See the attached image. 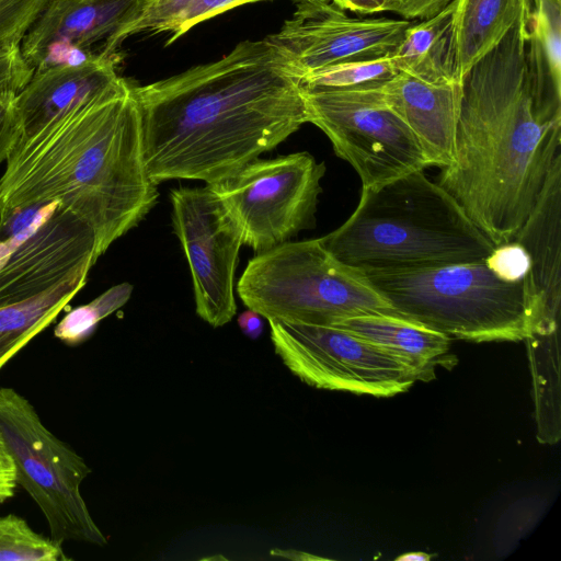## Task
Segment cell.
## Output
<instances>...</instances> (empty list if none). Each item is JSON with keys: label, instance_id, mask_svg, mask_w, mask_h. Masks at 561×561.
<instances>
[{"label": "cell", "instance_id": "5", "mask_svg": "<svg viewBox=\"0 0 561 561\" xmlns=\"http://www.w3.org/2000/svg\"><path fill=\"white\" fill-rule=\"evenodd\" d=\"M400 317L449 337L525 341L535 319L526 280L508 283L484 261L362 273Z\"/></svg>", "mask_w": 561, "mask_h": 561}, {"label": "cell", "instance_id": "4", "mask_svg": "<svg viewBox=\"0 0 561 561\" xmlns=\"http://www.w3.org/2000/svg\"><path fill=\"white\" fill-rule=\"evenodd\" d=\"M319 239L360 273L480 262L495 247L423 170L362 188L353 214Z\"/></svg>", "mask_w": 561, "mask_h": 561}, {"label": "cell", "instance_id": "30", "mask_svg": "<svg viewBox=\"0 0 561 561\" xmlns=\"http://www.w3.org/2000/svg\"><path fill=\"white\" fill-rule=\"evenodd\" d=\"M57 203H38L0 211V242L23 240Z\"/></svg>", "mask_w": 561, "mask_h": 561}, {"label": "cell", "instance_id": "7", "mask_svg": "<svg viewBox=\"0 0 561 561\" xmlns=\"http://www.w3.org/2000/svg\"><path fill=\"white\" fill-rule=\"evenodd\" d=\"M0 435L14 462L18 484L43 513L50 538L60 545L77 541L105 546L107 539L80 490L91 468L44 425L28 399L2 386Z\"/></svg>", "mask_w": 561, "mask_h": 561}, {"label": "cell", "instance_id": "20", "mask_svg": "<svg viewBox=\"0 0 561 561\" xmlns=\"http://www.w3.org/2000/svg\"><path fill=\"white\" fill-rule=\"evenodd\" d=\"M257 1L265 0H142L135 14L103 43L100 53L112 56L125 39L141 33H167L168 46L198 23Z\"/></svg>", "mask_w": 561, "mask_h": 561}, {"label": "cell", "instance_id": "34", "mask_svg": "<svg viewBox=\"0 0 561 561\" xmlns=\"http://www.w3.org/2000/svg\"><path fill=\"white\" fill-rule=\"evenodd\" d=\"M18 485L14 462L0 435V504L14 496Z\"/></svg>", "mask_w": 561, "mask_h": 561}, {"label": "cell", "instance_id": "1", "mask_svg": "<svg viewBox=\"0 0 561 561\" xmlns=\"http://www.w3.org/2000/svg\"><path fill=\"white\" fill-rule=\"evenodd\" d=\"M146 168L209 184L232 175L309 123L301 75L266 39L146 85H131Z\"/></svg>", "mask_w": 561, "mask_h": 561}, {"label": "cell", "instance_id": "2", "mask_svg": "<svg viewBox=\"0 0 561 561\" xmlns=\"http://www.w3.org/2000/svg\"><path fill=\"white\" fill-rule=\"evenodd\" d=\"M527 20L463 76L454 161L437 182L494 245L513 241L561 158V107L534 92Z\"/></svg>", "mask_w": 561, "mask_h": 561}, {"label": "cell", "instance_id": "32", "mask_svg": "<svg viewBox=\"0 0 561 561\" xmlns=\"http://www.w3.org/2000/svg\"><path fill=\"white\" fill-rule=\"evenodd\" d=\"M13 100L0 101V164L8 159L20 136V125Z\"/></svg>", "mask_w": 561, "mask_h": 561}, {"label": "cell", "instance_id": "36", "mask_svg": "<svg viewBox=\"0 0 561 561\" xmlns=\"http://www.w3.org/2000/svg\"><path fill=\"white\" fill-rule=\"evenodd\" d=\"M238 324L242 333L252 340L257 339L263 332L262 317L251 309L238 317Z\"/></svg>", "mask_w": 561, "mask_h": 561}, {"label": "cell", "instance_id": "35", "mask_svg": "<svg viewBox=\"0 0 561 561\" xmlns=\"http://www.w3.org/2000/svg\"><path fill=\"white\" fill-rule=\"evenodd\" d=\"M332 2L343 11L357 14H374L392 10V0H332Z\"/></svg>", "mask_w": 561, "mask_h": 561}, {"label": "cell", "instance_id": "17", "mask_svg": "<svg viewBox=\"0 0 561 561\" xmlns=\"http://www.w3.org/2000/svg\"><path fill=\"white\" fill-rule=\"evenodd\" d=\"M514 241L527 251L526 288L538 323H559L561 306V158ZM533 328V327H531Z\"/></svg>", "mask_w": 561, "mask_h": 561}, {"label": "cell", "instance_id": "3", "mask_svg": "<svg viewBox=\"0 0 561 561\" xmlns=\"http://www.w3.org/2000/svg\"><path fill=\"white\" fill-rule=\"evenodd\" d=\"M133 83L122 82L28 138H18L0 179V211L58 203L88 225L100 257L157 204Z\"/></svg>", "mask_w": 561, "mask_h": 561}, {"label": "cell", "instance_id": "26", "mask_svg": "<svg viewBox=\"0 0 561 561\" xmlns=\"http://www.w3.org/2000/svg\"><path fill=\"white\" fill-rule=\"evenodd\" d=\"M62 546L15 515L0 517V561H67Z\"/></svg>", "mask_w": 561, "mask_h": 561}, {"label": "cell", "instance_id": "33", "mask_svg": "<svg viewBox=\"0 0 561 561\" xmlns=\"http://www.w3.org/2000/svg\"><path fill=\"white\" fill-rule=\"evenodd\" d=\"M454 0H392V10L405 20H425L444 10Z\"/></svg>", "mask_w": 561, "mask_h": 561}, {"label": "cell", "instance_id": "22", "mask_svg": "<svg viewBox=\"0 0 561 561\" xmlns=\"http://www.w3.org/2000/svg\"><path fill=\"white\" fill-rule=\"evenodd\" d=\"M533 376L537 438L541 444L560 440L559 325H539L525 339Z\"/></svg>", "mask_w": 561, "mask_h": 561}, {"label": "cell", "instance_id": "21", "mask_svg": "<svg viewBox=\"0 0 561 561\" xmlns=\"http://www.w3.org/2000/svg\"><path fill=\"white\" fill-rule=\"evenodd\" d=\"M526 61L537 98L561 107V0H533Z\"/></svg>", "mask_w": 561, "mask_h": 561}, {"label": "cell", "instance_id": "28", "mask_svg": "<svg viewBox=\"0 0 561 561\" xmlns=\"http://www.w3.org/2000/svg\"><path fill=\"white\" fill-rule=\"evenodd\" d=\"M50 0H0V49L22 39Z\"/></svg>", "mask_w": 561, "mask_h": 561}, {"label": "cell", "instance_id": "19", "mask_svg": "<svg viewBox=\"0 0 561 561\" xmlns=\"http://www.w3.org/2000/svg\"><path fill=\"white\" fill-rule=\"evenodd\" d=\"M333 325L399 357L417 370L423 380L432 379L434 367L448 360L449 336L400 316L356 314Z\"/></svg>", "mask_w": 561, "mask_h": 561}, {"label": "cell", "instance_id": "9", "mask_svg": "<svg viewBox=\"0 0 561 561\" xmlns=\"http://www.w3.org/2000/svg\"><path fill=\"white\" fill-rule=\"evenodd\" d=\"M325 164L309 152L255 159L209 184L242 232L243 244L262 253L313 228Z\"/></svg>", "mask_w": 561, "mask_h": 561}, {"label": "cell", "instance_id": "27", "mask_svg": "<svg viewBox=\"0 0 561 561\" xmlns=\"http://www.w3.org/2000/svg\"><path fill=\"white\" fill-rule=\"evenodd\" d=\"M133 285L112 286L87 305L71 309L57 323L54 335L67 345H78L89 339L101 320L105 319L130 298Z\"/></svg>", "mask_w": 561, "mask_h": 561}, {"label": "cell", "instance_id": "11", "mask_svg": "<svg viewBox=\"0 0 561 561\" xmlns=\"http://www.w3.org/2000/svg\"><path fill=\"white\" fill-rule=\"evenodd\" d=\"M170 202L174 232L192 276L196 313L209 325L222 327L237 311L234 276L242 232L208 185L172 190Z\"/></svg>", "mask_w": 561, "mask_h": 561}, {"label": "cell", "instance_id": "37", "mask_svg": "<svg viewBox=\"0 0 561 561\" xmlns=\"http://www.w3.org/2000/svg\"><path fill=\"white\" fill-rule=\"evenodd\" d=\"M271 554L273 556H278V557H286L288 559H294V560H322L321 557H317V556H312V554H309V553H306V552H301V551H293V550H279V549H276V550H273L271 552Z\"/></svg>", "mask_w": 561, "mask_h": 561}, {"label": "cell", "instance_id": "6", "mask_svg": "<svg viewBox=\"0 0 561 561\" xmlns=\"http://www.w3.org/2000/svg\"><path fill=\"white\" fill-rule=\"evenodd\" d=\"M237 294L267 321L333 325L356 314L399 316L360 272L335 259L320 239L289 240L256 254L239 278Z\"/></svg>", "mask_w": 561, "mask_h": 561}, {"label": "cell", "instance_id": "18", "mask_svg": "<svg viewBox=\"0 0 561 561\" xmlns=\"http://www.w3.org/2000/svg\"><path fill=\"white\" fill-rule=\"evenodd\" d=\"M533 0H455L448 65L461 82L469 69L529 16Z\"/></svg>", "mask_w": 561, "mask_h": 561}, {"label": "cell", "instance_id": "12", "mask_svg": "<svg viewBox=\"0 0 561 561\" xmlns=\"http://www.w3.org/2000/svg\"><path fill=\"white\" fill-rule=\"evenodd\" d=\"M297 10L266 39L301 78L331 65L391 55L414 22L390 18H350L328 0L296 3Z\"/></svg>", "mask_w": 561, "mask_h": 561}, {"label": "cell", "instance_id": "14", "mask_svg": "<svg viewBox=\"0 0 561 561\" xmlns=\"http://www.w3.org/2000/svg\"><path fill=\"white\" fill-rule=\"evenodd\" d=\"M142 0H50L22 39L21 51L34 71L80 62L91 46L108 39Z\"/></svg>", "mask_w": 561, "mask_h": 561}, {"label": "cell", "instance_id": "39", "mask_svg": "<svg viewBox=\"0 0 561 561\" xmlns=\"http://www.w3.org/2000/svg\"><path fill=\"white\" fill-rule=\"evenodd\" d=\"M432 559V556L425 552L414 551V552H407L404 554H401L396 560L397 561H428Z\"/></svg>", "mask_w": 561, "mask_h": 561}, {"label": "cell", "instance_id": "29", "mask_svg": "<svg viewBox=\"0 0 561 561\" xmlns=\"http://www.w3.org/2000/svg\"><path fill=\"white\" fill-rule=\"evenodd\" d=\"M484 262L495 276L508 283L524 280L530 268L527 251L514 240L495 245Z\"/></svg>", "mask_w": 561, "mask_h": 561}, {"label": "cell", "instance_id": "15", "mask_svg": "<svg viewBox=\"0 0 561 561\" xmlns=\"http://www.w3.org/2000/svg\"><path fill=\"white\" fill-rule=\"evenodd\" d=\"M114 55L93 54L76 64H61L34 71L28 83L13 100L20 125L19 138H28L118 85L123 78Z\"/></svg>", "mask_w": 561, "mask_h": 561}, {"label": "cell", "instance_id": "8", "mask_svg": "<svg viewBox=\"0 0 561 561\" xmlns=\"http://www.w3.org/2000/svg\"><path fill=\"white\" fill-rule=\"evenodd\" d=\"M382 84L304 88L309 123L320 128L335 154L354 168L362 188L431 167L414 134L385 101Z\"/></svg>", "mask_w": 561, "mask_h": 561}, {"label": "cell", "instance_id": "13", "mask_svg": "<svg viewBox=\"0 0 561 561\" xmlns=\"http://www.w3.org/2000/svg\"><path fill=\"white\" fill-rule=\"evenodd\" d=\"M98 259L92 229L57 203L0 267V307L89 273Z\"/></svg>", "mask_w": 561, "mask_h": 561}, {"label": "cell", "instance_id": "40", "mask_svg": "<svg viewBox=\"0 0 561 561\" xmlns=\"http://www.w3.org/2000/svg\"><path fill=\"white\" fill-rule=\"evenodd\" d=\"M294 3H301V2H314V1H318V0H293Z\"/></svg>", "mask_w": 561, "mask_h": 561}, {"label": "cell", "instance_id": "25", "mask_svg": "<svg viewBox=\"0 0 561 561\" xmlns=\"http://www.w3.org/2000/svg\"><path fill=\"white\" fill-rule=\"evenodd\" d=\"M398 72L389 55L331 65L305 75L301 83L306 89H356L380 85Z\"/></svg>", "mask_w": 561, "mask_h": 561}, {"label": "cell", "instance_id": "23", "mask_svg": "<svg viewBox=\"0 0 561 561\" xmlns=\"http://www.w3.org/2000/svg\"><path fill=\"white\" fill-rule=\"evenodd\" d=\"M88 274L80 273L42 295L0 307V369L57 318L83 288Z\"/></svg>", "mask_w": 561, "mask_h": 561}, {"label": "cell", "instance_id": "38", "mask_svg": "<svg viewBox=\"0 0 561 561\" xmlns=\"http://www.w3.org/2000/svg\"><path fill=\"white\" fill-rule=\"evenodd\" d=\"M21 241L20 240H10V241H5V242H0V267L4 264L8 256L10 255V253L16 248V245Z\"/></svg>", "mask_w": 561, "mask_h": 561}, {"label": "cell", "instance_id": "10", "mask_svg": "<svg viewBox=\"0 0 561 561\" xmlns=\"http://www.w3.org/2000/svg\"><path fill=\"white\" fill-rule=\"evenodd\" d=\"M268 324L276 355L311 387L392 397L423 380L399 357L339 327L273 320Z\"/></svg>", "mask_w": 561, "mask_h": 561}, {"label": "cell", "instance_id": "31", "mask_svg": "<svg viewBox=\"0 0 561 561\" xmlns=\"http://www.w3.org/2000/svg\"><path fill=\"white\" fill-rule=\"evenodd\" d=\"M34 69L22 55L21 46L0 49V101H11L28 83Z\"/></svg>", "mask_w": 561, "mask_h": 561}, {"label": "cell", "instance_id": "16", "mask_svg": "<svg viewBox=\"0 0 561 561\" xmlns=\"http://www.w3.org/2000/svg\"><path fill=\"white\" fill-rule=\"evenodd\" d=\"M387 104L416 137L431 167L440 170L454 161L461 102V82L426 81L399 71L381 85Z\"/></svg>", "mask_w": 561, "mask_h": 561}, {"label": "cell", "instance_id": "24", "mask_svg": "<svg viewBox=\"0 0 561 561\" xmlns=\"http://www.w3.org/2000/svg\"><path fill=\"white\" fill-rule=\"evenodd\" d=\"M455 0L420 23L413 22L390 55L399 71L426 81L453 79L448 45Z\"/></svg>", "mask_w": 561, "mask_h": 561}]
</instances>
